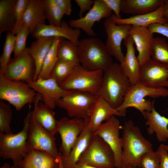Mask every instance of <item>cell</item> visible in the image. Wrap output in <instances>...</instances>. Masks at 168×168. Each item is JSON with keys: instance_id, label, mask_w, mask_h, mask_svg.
<instances>
[{"instance_id": "obj_1", "label": "cell", "mask_w": 168, "mask_h": 168, "mask_svg": "<svg viewBox=\"0 0 168 168\" xmlns=\"http://www.w3.org/2000/svg\"><path fill=\"white\" fill-rule=\"evenodd\" d=\"M121 168L130 166L139 168L143 156L154 152L152 143L142 135L132 119L125 121L122 127Z\"/></svg>"}, {"instance_id": "obj_2", "label": "cell", "mask_w": 168, "mask_h": 168, "mask_svg": "<svg viewBox=\"0 0 168 168\" xmlns=\"http://www.w3.org/2000/svg\"><path fill=\"white\" fill-rule=\"evenodd\" d=\"M132 85L120 64L113 63L104 71L101 85L96 95L117 109L123 103Z\"/></svg>"}, {"instance_id": "obj_3", "label": "cell", "mask_w": 168, "mask_h": 168, "mask_svg": "<svg viewBox=\"0 0 168 168\" xmlns=\"http://www.w3.org/2000/svg\"><path fill=\"white\" fill-rule=\"evenodd\" d=\"M77 49L80 64L88 70L104 71L114 63L105 44L97 38L79 40Z\"/></svg>"}, {"instance_id": "obj_4", "label": "cell", "mask_w": 168, "mask_h": 168, "mask_svg": "<svg viewBox=\"0 0 168 168\" xmlns=\"http://www.w3.org/2000/svg\"><path fill=\"white\" fill-rule=\"evenodd\" d=\"M31 111L24 120L22 129L16 134L0 133V156L10 159L14 165H18L28 152L27 143Z\"/></svg>"}, {"instance_id": "obj_5", "label": "cell", "mask_w": 168, "mask_h": 168, "mask_svg": "<svg viewBox=\"0 0 168 168\" xmlns=\"http://www.w3.org/2000/svg\"><path fill=\"white\" fill-rule=\"evenodd\" d=\"M147 96L153 98L168 97V89L165 87L151 88L138 83L132 85L123 103L116 109L120 117L124 116L127 109L130 107L135 108L142 114L146 111H151L154 105V101L145 100Z\"/></svg>"}, {"instance_id": "obj_6", "label": "cell", "mask_w": 168, "mask_h": 168, "mask_svg": "<svg viewBox=\"0 0 168 168\" xmlns=\"http://www.w3.org/2000/svg\"><path fill=\"white\" fill-rule=\"evenodd\" d=\"M37 93L27 83L13 81L0 73V99L7 101L19 111L26 105L34 103Z\"/></svg>"}, {"instance_id": "obj_7", "label": "cell", "mask_w": 168, "mask_h": 168, "mask_svg": "<svg viewBox=\"0 0 168 168\" xmlns=\"http://www.w3.org/2000/svg\"><path fill=\"white\" fill-rule=\"evenodd\" d=\"M103 73L102 70H88L80 64L75 67L71 74L60 86L65 90L96 95L101 85Z\"/></svg>"}, {"instance_id": "obj_8", "label": "cell", "mask_w": 168, "mask_h": 168, "mask_svg": "<svg viewBox=\"0 0 168 168\" xmlns=\"http://www.w3.org/2000/svg\"><path fill=\"white\" fill-rule=\"evenodd\" d=\"M98 98L96 95L89 93L71 91L57 101L56 106L65 110L70 118L88 122Z\"/></svg>"}, {"instance_id": "obj_9", "label": "cell", "mask_w": 168, "mask_h": 168, "mask_svg": "<svg viewBox=\"0 0 168 168\" xmlns=\"http://www.w3.org/2000/svg\"><path fill=\"white\" fill-rule=\"evenodd\" d=\"M78 163L97 168H114V154L109 146L99 136L94 135Z\"/></svg>"}, {"instance_id": "obj_10", "label": "cell", "mask_w": 168, "mask_h": 168, "mask_svg": "<svg viewBox=\"0 0 168 168\" xmlns=\"http://www.w3.org/2000/svg\"><path fill=\"white\" fill-rule=\"evenodd\" d=\"M35 65L28 48L11 59L2 74L7 79L28 83L33 81Z\"/></svg>"}, {"instance_id": "obj_11", "label": "cell", "mask_w": 168, "mask_h": 168, "mask_svg": "<svg viewBox=\"0 0 168 168\" xmlns=\"http://www.w3.org/2000/svg\"><path fill=\"white\" fill-rule=\"evenodd\" d=\"M54 136L41 126L35 119L33 111H31L27 143L28 152L32 150L46 152L58 158L60 156L55 143Z\"/></svg>"}, {"instance_id": "obj_12", "label": "cell", "mask_w": 168, "mask_h": 168, "mask_svg": "<svg viewBox=\"0 0 168 168\" xmlns=\"http://www.w3.org/2000/svg\"><path fill=\"white\" fill-rule=\"evenodd\" d=\"M58 133L61 140L59 147L61 157L66 158L88 122L79 119L64 117L58 120Z\"/></svg>"}, {"instance_id": "obj_13", "label": "cell", "mask_w": 168, "mask_h": 168, "mask_svg": "<svg viewBox=\"0 0 168 168\" xmlns=\"http://www.w3.org/2000/svg\"><path fill=\"white\" fill-rule=\"evenodd\" d=\"M122 127L119 121L113 116L102 123L94 132L109 146L114 154L115 168H121L122 148L120 130Z\"/></svg>"}, {"instance_id": "obj_14", "label": "cell", "mask_w": 168, "mask_h": 168, "mask_svg": "<svg viewBox=\"0 0 168 168\" xmlns=\"http://www.w3.org/2000/svg\"><path fill=\"white\" fill-rule=\"evenodd\" d=\"M103 25L107 35L105 44L107 50L110 55L121 63L125 56L121 50L122 42L128 35L131 25L117 24L110 17L105 19Z\"/></svg>"}, {"instance_id": "obj_15", "label": "cell", "mask_w": 168, "mask_h": 168, "mask_svg": "<svg viewBox=\"0 0 168 168\" xmlns=\"http://www.w3.org/2000/svg\"><path fill=\"white\" fill-rule=\"evenodd\" d=\"M112 12L103 0H94L92 7L85 16L70 20L68 24L71 27L82 29L88 35L94 37L96 34L92 28L95 22L110 17Z\"/></svg>"}, {"instance_id": "obj_16", "label": "cell", "mask_w": 168, "mask_h": 168, "mask_svg": "<svg viewBox=\"0 0 168 168\" xmlns=\"http://www.w3.org/2000/svg\"><path fill=\"white\" fill-rule=\"evenodd\" d=\"M168 83V65L151 58L141 67L138 84L149 87L157 88L167 87Z\"/></svg>"}, {"instance_id": "obj_17", "label": "cell", "mask_w": 168, "mask_h": 168, "mask_svg": "<svg viewBox=\"0 0 168 168\" xmlns=\"http://www.w3.org/2000/svg\"><path fill=\"white\" fill-rule=\"evenodd\" d=\"M27 84L40 95L42 101L53 110L57 101L71 91L63 89L51 77L45 79L38 78Z\"/></svg>"}, {"instance_id": "obj_18", "label": "cell", "mask_w": 168, "mask_h": 168, "mask_svg": "<svg viewBox=\"0 0 168 168\" xmlns=\"http://www.w3.org/2000/svg\"><path fill=\"white\" fill-rule=\"evenodd\" d=\"M80 34V29L72 28L70 26L68 23L62 21L59 26L45 24H39L32 35L35 39L41 37L64 38L77 46Z\"/></svg>"}, {"instance_id": "obj_19", "label": "cell", "mask_w": 168, "mask_h": 168, "mask_svg": "<svg viewBox=\"0 0 168 168\" xmlns=\"http://www.w3.org/2000/svg\"><path fill=\"white\" fill-rule=\"evenodd\" d=\"M128 35L133 39L138 52L140 66L152 58L151 47L153 34L147 27L131 26Z\"/></svg>"}, {"instance_id": "obj_20", "label": "cell", "mask_w": 168, "mask_h": 168, "mask_svg": "<svg viewBox=\"0 0 168 168\" xmlns=\"http://www.w3.org/2000/svg\"><path fill=\"white\" fill-rule=\"evenodd\" d=\"M34 103V116L36 122L44 129L53 135L58 132V120L55 117L53 109L42 101L40 95L37 93Z\"/></svg>"}, {"instance_id": "obj_21", "label": "cell", "mask_w": 168, "mask_h": 168, "mask_svg": "<svg viewBox=\"0 0 168 168\" xmlns=\"http://www.w3.org/2000/svg\"><path fill=\"white\" fill-rule=\"evenodd\" d=\"M123 41L126 52L124 60L120 64L131 84L134 85L138 83L141 66L135 55L134 43L132 38L128 35Z\"/></svg>"}, {"instance_id": "obj_22", "label": "cell", "mask_w": 168, "mask_h": 168, "mask_svg": "<svg viewBox=\"0 0 168 168\" xmlns=\"http://www.w3.org/2000/svg\"><path fill=\"white\" fill-rule=\"evenodd\" d=\"M148 127L147 130L149 135L155 134L158 141L165 142L168 140V118L161 115L155 110L154 105L150 111H146L142 114Z\"/></svg>"}, {"instance_id": "obj_23", "label": "cell", "mask_w": 168, "mask_h": 168, "mask_svg": "<svg viewBox=\"0 0 168 168\" xmlns=\"http://www.w3.org/2000/svg\"><path fill=\"white\" fill-rule=\"evenodd\" d=\"M59 157L45 152L32 150L18 166L20 168H58Z\"/></svg>"}, {"instance_id": "obj_24", "label": "cell", "mask_w": 168, "mask_h": 168, "mask_svg": "<svg viewBox=\"0 0 168 168\" xmlns=\"http://www.w3.org/2000/svg\"><path fill=\"white\" fill-rule=\"evenodd\" d=\"M164 3L158 9L149 13L133 16L125 18H119L112 14L110 18L117 24H127L145 27L153 23L164 24L167 22L163 14Z\"/></svg>"}, {"instance_id": "obj_25", "label": "cell", "mask_w": 168, "mask_h": 168, "mask_svg": "<svg viewBox=\"0 0 168 168\" xmlns=\"http://www.w3.org/2000/svg\"><path fill=\"white\" fill-rule=\"evenodd\" d=\"M88 125V124H87ZM94 135V132L87 126L80 134L66 158H61L64 168H72L87 149Z\"/></svg>"}, {"instance_id": "obj_26", "label": "cell", "mask_w": 168, "mask_h": 168, "mask_svg": "<svg viewBox=\"0 0 168 168\" xmlns=\"http://www.w3.org/2000/svg\"><path fill=\"white\" fill-rule=\"evenodd\" d=\"M113 116L120 117L116 109L102 98L98 97L92 110L87 127L95 132L103 122Z\"/></svg>"}, {"instance_id": "obj_27", "label": "cell", "mask_w": 168, "mask_h": 168, "mask_svg": "<svg viewBox=\"0 0 168 168\" xmlns=\"http://www.w3.org/2000/svg\"><path fill=\"white\" fill-rule=\"evenodd\" d=\"M46 20L41 0H30L21 23L19 30L22 27H26L32 35L37 26L45 24Z\"/></svg>"}, {"instance_id": "obj_28", "label": "cell", "mask_w": 168, "mask_h": 168, "mask_svg": "<svg viewBox=\"0 0 168 168\" xmlns=\"http://www.w3.org/2000/svg\"><path fill=\"white\" fill-rule=\"evenodd\" d=\"M165 0H121L120 11L133 16L145 14L159 8Z\"/></svg>"}, {"instance_id": "obj_29", "label": "cell", "mask_w": 168, "mask_h": 168, "mask_svg": "<svg viewBox=\"0 0 168 168\" xmlns=\"http://www.w3.org/2000/svg\"><path fill=\"white\" fill-rule=\"evenodd\" d=\"M54 37H41L35 39L28 48L35 65L33 81L38 78L44 58L52 44Z\"/></svg>"}, {"instance_id": "obj_30", "label": "cell", "mask_w": 168, "mask_h": 168, "mask_svg": "<svg viewBox=\"0 0 168 168\" xmlns=\"http://www.w3.org/2000/svg\"><path fill=\"white\" fill-rule=\"evenodd\" d=\"M17 0H0V35L4 32H11L15 26V8Z\"/></svg>"}, {"instance_id": "obj_31", "label": "cell", "mask_w": 168, "mask_h": 168, "mask_svg": "<svg viewBox=\"0 0 168 168\" xmlns=\"http://www.w3.org/2000/svg\"><path fill=\"white\" fill-rule=\"evenodd\" d=\"M61 38L54 37L52 44L44 61L38 78L45 79L50 78L52 71L58 60V50Z\"/></svg>"}, {"instance_id": "obj_32", "label": "cell", "mask_w": 168, "mask_h": 168, "mask_svg": "<svg viewBox=\"0 0 168 168\" xmlns=\"http://www.w3.org/2000/svg\"><path fill=\"white\" fill-rule=\"evenodd\" d=\"M58 59L77 65L80 64L77 46L64 38L60 40L58 50Z\"/></svg>"}, {"instance_id": "obj_33", "label": "cell", "mask_w": 168, "mask_h": 168, "mask_svg": "<svg viewBox=\"0 0 168 168\" xmlns=\"http://www.w3.org/2000/svg\"><path fill=\"white\" fill-rule=\"evenodd\" d=\"M151 57L155 61L168 66V44L165 38H153L151 47Z\"/></svg>"}, {"instance_id": "obj_34", "label": "cell", "mask_w": 168, "mask_h": 168, "mask_svg": "<svg viewBox=\"0 0 168 168\" xmlns=\"http://www.w3.org/2000/svg\"><path fill=\"white\" fill-rule=\"evenodd\" d=\"M46 20L49 25L59 26L64 15L54 0H41Z\"/></svg>"}, {"instance_id": "obj_35", "label": "cell", "mask_w": 168, "mask_h": 168, "mask_svg": "<svg viewBox=\"0 0 168 168\" xmlns=\"http://www.w3.org/2000/svg\"><path fill=\"white\" fill-rule=\"evenodd\" d=\"M76 66L58 59L52 71L50 77L54 79L60 85L70 76Z\"/></svg>"}, {"instance_id": "obj_36", "label": "cell", "mask_w": 168, "mask_h": 168, "mask_svg": "<svg viewBox=\"0 0 168 168\" xmlns=\"http://www.w3.org/2000/svg\"><path fill=\"white\" fill-rule=\"evenodd\" d=\"M16 36L11 32H8L6 36L2 53L0 57V72H2L11 60L13 52Z\"/></svg>"}, {"instance_id": "obj_37", "label": "cell", "mask_w": 168, "mask_h": 168, "mask_svg": "<svg viewBox=\"0 0 168 168\" xmlns=\"http://www.w3.org/2000/svg\"><path fill=\"white\" fill-rule=\"evenodd\" d=\"M12 111L9 104L0 100V133H12L10 125L12 118Z\"/></svg>"}, {"instance_id": "obj_38", "label": "cell", "mask_w": 168, "mask_h": 168, "mask_svg": "<svg viewBox=\"0 0 168 168\" xmlns=\"http://www.w3.org/2000/svg\"><path fill=\"white\" fill-rule=\"evenodd\" d=\"M30 33V32L29 28L24 26L21 28L16 34L13 51L14 57L18 55L26 48V40Z\"/></svg>"}, {"instance_id": "obj_39", "label": "cell", "mask_w": 168, "mask_h": 168, "mask_svg": "<svg viewBox=\"0 0 168 168\" xmlns=\"http://www.w3.org/2000/svg\"><path fill=\"white\" fill-rule=\"evenodd\" d=\"M30 1V0H17L15 8L16 23L14 29L11 32L14 35H16L19 30L21 23Z\"/></svg>"}, {"instance_id": "obj_40", "label": "cell", "mask_w": 168, "mask_h": 168, "mask_svg": "<svg viewBox=\"0 0 168 168\" xmlns=\"http://www.w3.org/2000/svg\"><path fill=\"white\" fill-rule=\"evenodd\" d=\"M160 157L156 152L146 154L142 158L139 168H159Z\"/></svg>"}, {"instance_id": "obj_41", "label": "cell", "mask_w": 168, "mask_h": 168, "mask_svg": "<svg viewBox=\"0 0 168 168\" xmlns=\"http://www.w3.org/2000/svg\"><path fill=\"white\" fill-rule=\"evenodd\" d=\"M156 152L160 157L159 168H168V152L165 148V145L160 144Z\"/></svg>"}, {"instance_id": "obj_42", "label": "cell", "mask_w": 168, "mask_h": 168, "mask_svg": "<svg viewBox=\"0 0 168 168\" xmlns=\"http://www.w3.org/2000/svg\"><path fill=\"white\" fill-rule=\"evenodd\" d=\"M153 34L158 33L168 38V23L164 24L153 23L147 27Z\"/></svg>"}, {"instance_id": "obj_43", "label": "cell", "mask_w": 168, "mask_h": 168, "mask_svg": "<svg viewBox=\"0 0 168 168\" xmlns=\"http://www.w3.org/2000/svg\"><path fill=\"white\" fill-rule=\"evenodd\" d=\"M80 8L79 18L82 17L83 13L87 11L90 10L94 3V0H75Z\"/></svg>"}, {"instance_id": "obj_44", "label": "cell", "mask_w": 168, "mask_h": 168, "mask_svg": "<svg viewBox=\"0 0 168 168\" xmlns=\"http://www.w3.org/2000/svg\"><path fill=\"white\" fill-rule=\"evenodd\" d=\"M107 6L114 12L118 18H121L120 15L121 0H103Z\"/></svg>"}, {"instance_id": "obj_45", "label": "cell", "mask_w": 168, "mask_h": 168, "mask_svg": "<svg viewBox=\"0 0 168 168\" xmlns=\"http://www.w3.org/2000/svg\"><path fill=\"white\" fill-rule=\"evenodd\" d=\"M64 15H69L72 11L71 1L70 0H54Z\"/></svg>"}, {"instance_id": "obj_46", "label": "cell", "mask_w": 168, "mask_h": 168, "mask_svg": "<svg viewBox=\"0 0 168 168\" xmlns=\"http://www.w3.org/2000/svg\"><path fill=\"white\" fill-rule=\"evenodd\" d=\"M163 14L164 18L168 23V0H165L164 3Z\"/></svg>"}, {"instance_id": "obj_47", "label": "cell", "mask_w": 168, "mask_h": 168, "mask_svg": "<svg viewBox=\"0 0 168 168\" xmlns=\"http://www.w3.org/2000/svg\"><path fill=\"white\" fill-rule=\"evenodd\" d=\"M72 168H97L86 164L77 163Z\"/></svg>"}, {"instance_id": "obj_48", "label": "cell", "mask_w": 168, "mask_h": 168, "mask_svg": "<svg viewBox=\"0 0 168 168\" xmlns=\"http://www.w3.org/2000/svg\"><path fill=\"white\" fill-rule=\"evenodd\" d=\"M58 161L59 164L58 168H64L62 164L61 156L58 158Z\"/></svg>"}, {"instance_id": "obj_49", "label": "cell", "mask_w": 168, "mask_h": 168, "mask_svg": "<svg viewBox=\"0 0 168 168\" xmlns=\"http://www.w3.org/2000/svg\"><path fill=\"white\" fill-rule=\"evenodd\" d=\"M11 166L8 163H5L0 168H11Z\"/></svg>"}, {"instance_id": "obj_50", "label": "cell", "mask_w": 168, "mask_h": 168, "mask_svg": "<svg viewBox=\"0 0 168 168\" xmlns=\"http://www.w3.org/2000/svg\"><path fill=\"white\" fill-rule=\"evenodd\" d=\"M11 168H20L19 167L18 165H14L11 166Z\"/></svg>"}, {"instance_id": "obj_51", "label": "cell", "mask_w": 168, "mask_h": 168, "mask_svg": "<svg viewBox=\"0 0 168 168\" xmlns=\"http://www.w3.org/2000/svg\"><path fill=\"white\" fill-rule=\"evenodd\" d=\"M165 148H166V149L168 152V145H165Z\"/></svg>"}, {"instance_id": "obj_52", "label": "cell", "mask_w": 168, "mask_h": 168, "mask_svg": "<svg viewBox=\"0 0 168 168\" xmlns=\"http://www.w3.org/2000/svg\"><path fill=\"white\" fill-rule=\"evenodd\" d=\"M127 168H139L137 167H136L130 166V167H128Z\"/></svg>"}, {"instance_id": "obj_53", "label": "cell", "mask_w": 168, "mask_h": 168, "mask_svg": "<svg viewBox=\"0 0 168 168\" xmlns=\"http://www.w3.org/2000/svg\"><path fill=\"white\" fill-rule=\"evenodd\" d=\"M167 87H168V83L167 85Z\"/></svg>"}]
</instances>
